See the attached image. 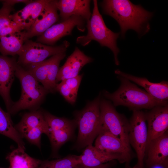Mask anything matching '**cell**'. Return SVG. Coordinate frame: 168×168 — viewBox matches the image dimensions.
<instances>
[{
	"label": "cell",
	"instance_id": "cell-26",
	"mask_svg": "<svg viewBox=\"0 0 168 168\" xmlns=\"http://www.w3.org/2000/svg\"><path fill=\"white\" fill-rule=\"evenodd\" d=\"M74 129L69 128L50 130L48 137L51 143L53 156H56L60 147L71 139Z\"/></svg>",
	"mask_w": 168,
	"mask_h": 168
},
{
	"label": "cell",
	"instance_id": "cell-11",
	"mask_svg": "<svg viewBox=\"0 0 168 168\" xmlns=\"http://www.w3.org/2000/svg\"><path fill=\"white\" fill-rule=\"evenodd\" d=\"M144 113L147 123V146L168 131V104L155 107Z\"/></svg>",
	"mask_w": 168,
	"mask_h": 168
},
{
	"label": "cell",
	"instance_id": "cell-30",
	"mask_svg": "<svg viewBox=\"0 0 168 168\" xmlns=\"http://www.w3.org/2000/svg\"><path fill=\"white\" fill-rule=\"evenodd\" d=\"M3 2L0 9V30L9 26L13 22L11 18L12 6Z\"/></svg>",
	"mask_w": 168,
	"mask_h": 168
},
{
	"label": "cell",
	"instance_id": "cell-20",
	"mask_svg": "<svg viewBox=\"0 0 168 168\" xmlns=\"http://www.w3.org/2000/svg\"><path fill=\"white\" fill-rule=\"evenodd\" d=\"M114 73L118 76L125 78L143 87L153 98L160 101H167L168 82L162 81L160 83H153L145 77H140L124 73L117 69Z\"/></svg>",
	"mask_w": 168,
	"mask_h": 168
},
{
	"label": "cell",
	"instance_id": "cell-22",
	"mask_svg": "<svg viewBox=\"0 0 168 168\" xmlns=\"http://www.w3.org/2000/svg\"><path fill=\"white\" fill-rule=\"evenodd\" d=\"M10 162V168H37L41 160L32 157L18 147L7 156Z\"/></svg>",
	"mask_w": 168,
	"mask_h": 168
},
{
	"label": "cell",
	"instance_id": "cell-25",
	"mask_svg": "<svg viewBox=\"0 0 168 168\" xmlns=\"http://www.w3.org/2000/svg\"><path fill=\"white\" fill-rule=\"evenodd\" d=\"M82 75L64 80L56 86V91H58L69 103L75 102L78 89L82 78Z\"/></svg>",
	"mask_w": 168,
	"mask_h": 168
},
{
	"label": "cell",
	"instance_id": "cell-14",
	"mask_svg": "<svg viewBox=\"0 0 168 168\" xmlns=\"http://www.w3.org/2000/svg\"><path fill=\"white\" fill-rule=\"evenodd\" d=\"M146 162L150 167H166L168 158V131L147 145L145 156Z\"/></svg>",
	"mask_w": 168,
	"mask_h": 168
},
{
	"label": "cell",
	"instance_id": "cell-4",
	"mask_svg": "<svg viewBox=\"0 0 168 168\" xmlns=\"http://www.w3.org/2000/svg\"><path fill=\"white\" fill-rule=\"evenodd\" d=\"M15 74L20 81L21 94L19 100L13 102L9 113L14 114L22 110H37L49 92L30 73L18 63Z\"/></svg>",
	"mask_w": 168,
	"mask_h": 168
},
{
	"label": "cell",
	"instance_id": "cell-24",
	"mask_svg": "<svg viewBox=\"0 0 168 168\" xmlns=\"http://www.w3.org/2000/svg\"><path fill=\"white\" fill-rule=\"evenodd\" d=\"M15 127L20 134L30 128L49 126L45 120L42 111L36 110L25 114Z\"/></svg>",
	"mask_w": 168,
	"mask_h": 168
},
{
	"label": "cell",
	"instance_id": "cell-34",
	"mask_svg": "<svg viewBox=\"0 0 168 168\" xmlns=\"http://www.w3.org/2000/svg\"><path fill=\"white\" fill-rule=\"evenodd\" d=\"M8 168H10V167H9Z\"/></svg>",
	"mask_w": 168,
	"mask_h": 168
},
{
	"label": "cell",
	"instance_id": "cell-16",
	"mask_svg": "<svg viewBox=\"0 0 168 168\" xmlns=\"http://www.w3.org/2000/svg\"><path fill=\"white\" fill-rule=\"evenodd\" d=\"M92 61L91 58L85 55L76 47L63 65L59 68L57 77V83L77 76L82 67Z\"/></svg>",
	"mask_w": 168,
	"mask_h": 168
},
{
	"label": "cell",
	"instance_id": "cell-13",
	"mask_svg": "<svg viewBox=\"0 0 168 168\" xmlns=\"http://www.w3.org/2000/svg\"><path fill=\"white\" fill-rule=\"evenodd\" d=\"M57 0H50L30 29L26 31L25 41L36 36H40L59 19L57 7Z\"/></svg>",
	"mask_w": 168,
	"mask_h": 168
},
{
	"label": "cell",
	"instance_id": "cell-19",
	"mask_svg": "<svg viewBox=\"0 0 168 168\" xmlns=\"http://www.w3.org/2000/svg\"><path fill=\"white\" fill-rule=\"evenodd\" d=\"M79 156L80 164L89 166H98L115 160L121 163L128 162L121 154L101 151L92 144L86 146L82 154Z\"/></svg>",
	"mask_w": 168,
	"mask_h": 168
},
{
	"label": "cell",
	"instance_id": "cell-27",
	"mask_svg": "<svg viewBox=\"0 0 168 168\" xmlns=\"http://www.w3.org/2000/svg\"><path fill=\"white\" fill-rule=\"evenodd\" d=\"M79 164V156L69 155L54 160H41L37 168H77Z\"/></svg>",
	"mask_w": 168,
	"mask_h": 168
},
{
	"label": "cell",
	"instance_id": "cell-23",
	"mask_svg": "<svg viewBox=\"0 0 168 168\" xmlns=\"http://www.w3.org/2000/svg\"><path fill=\"white\" fill-rule=\"evenodd\" d=\"M0 134L12 139L17 143L18 147L25 150L23 138L14 125L10 114L4 111L0 107Z\"/></svg>",
	"mask_w": 168,
	"mask_h": 168
},
{
	"label": "cell",
	"instance_id": "cell-3",
	"mask_svg": "<svg viewBox=\"0 0 168 168\" xmlns=\"http://www.w3.org/2000/svg\"><path fill=\"white\" fill-rule=\"evenodd\" d=\"M100 94L89 102L85 108L76 113L75 119L78 132L75 144L73 147L77 150L92 144L101 130L100 102Z\"/></svg>",
	"mask_w": 168,
	"mask_h": 168
},
{
	"label": "cell",
	"instance_id": "cell-6",
	"mask_svg": "<svg viewBox=\"0 0 168 168\" xmlns=\"http://www.w3.org/2000/svg\"><path fill=\"white\" fill-rule=\"evenodd\" d=\"M100 107L101 128L109 132L131 147L128 139L129 121L124 115L117 112L109 100L101 99Z\"/></svg>",
	"mask_w": 168,
	"mask_h": 168
},
{
	"label": "cell",
	"instance_id": "cell-32",
	"mask_svg": "<svg viewBox=\"0 0 168 168\" xmlns=\"http://www.w3.org/2000/svg\"><path fill=\"white\" fill-rule=\"evenodd\" d=\"M112 163L111 162H107L98 166H83L79 164L77 168H111Z\"/></svg>",
	"mask_w": 168,
	"mask_h": 168
},
{
	"label": "cell",
	"instance_id": "cell-33",
	"mask_svg": "<svg viewBox=\"0 0 168 168\" xmlns=\"http://www.w3.org/2000/svg\"><path fill=\"white\" fill-rule=\"evenodd\" d=\"M32 1L29 0H4L3 2H5L12 6L15 4L20 2L24 3L27 4L31 2Z\"/></svg>",
	"mask_w": 168,
	"mask_h": 168
},
{
	"label": "cell",
	"instance_id": "cell-28",
	"mask_svg": "<svg viewBox=\"0 0 168 168\" xmlns=\"http://www.w3.org/2000/svg\"><path fill=\"white\" fill-rule=\"evenodd\" d=\"M44 119L50 130L69 128L75 129L77 126L75 119L70 120L56 116L48 112L42 110Z\"/></svg>",
	"mask_w": 168,
	"mask_h": 168
},
{
	"label": "cell",
	"instance_id": "cell-1",
	"mask_svg": "<svg viewBox=\"0 0 168 168\" xmlns=\"http://www.w3.org/2000/svg\"><path fill=\"white\" fill-rule=\"evenodd\" d=\"M100 5L103 13L112 17L118 23L122 37L129 29L135 30L139 35L149 30L148 22L153 13L140 5H135L128 0H105Z\"/></svg>",
	"mask_w": 168,
	"mask_h": 168
},
{
	"label": "cell",
	"instance_id": "cell-15",
	"mask_svg": "<svg viewBox=\"0 0 168 168\" xmlns=\"http://www.w3.org/2000/svg\"><path fill=\"white\" fill-rule=\"evenodd\" d=\"M95 147L99 150L108 153L122 155L128 162L131 159V148L108 131L101 128L96 138Z\"/></svg>",
	"mask_w": 168,
	"mask_h": 168
},
{
	"label": "cell",
	"instance_id": "cell-18",
	"mask_svg": "<svg viewBox=\"0 0 168 168\" xmlns=\"http://www.w3.org/2000/svg\"><path fill=\"white\" fill-rule=\"evenodd\" d=\"M91 0H57V7L60 12L61 22L65 21L73 15L80 16L86 22L90 18L91 13L90 9Z\"/></svg>",
	"mask_w": 168,
	"mask_h": 168
},
{
	"label": "cell",
	"instance_id": "cell-29",
	"mask_svg": "<svg viewBox=\"0 0 168 168\" xmlns=\"http://www.w3.org/2000/svg\"><path fill=\"white\" fill-rule=\"evenodd\" d=\"M49 132L48 127H38L29 129L21 133L20 135L22 138H25L30 143L35 145L40 149L42 134L44 133L48 136Z\"/></svg>",
	"mask_w": 168,
	"mask_h": 168
},
{
	"label": "cell",
	"instance_id": "cell-31",
	"mask_svg": "<svg viewBox=\"0 0 168 168\" xmlns=\"http://www.w3.org/2000/svg\"><path fill=\"white\" fill-rule=\"evenodd\" d=\"M23 28L20 25L13 21L8 26L0 30V37L22 31Z\"/></svg>",
	"mask_w": 168,
	"mask_h": 168
},
{
	"label": "cell",
	"instance_id": "cell-2",
	"mask_svg": "<svg viewBox=\"0 0 168 168\" xmlns=\"http://www.w3.org/2000/svg\"><path fill=\"white\" fill-rule=\"evenodd\" d=\"M118 77L120 81L119 88L113 93L105 91L103 92L104 96L111 101L114 106H124L133 111L150 110L168 104L167 101L156 100L128 79L119 76Z\"/></svg>",
	"mask_w": 168,
	"mask_h": 168
},
{
	"label": "cell",
	"instance_id": "cell-9",
	"mask_svg": "<svg viewBox=\"0 0 168 168\" xmlns=\"http://www.w3.org/2000/svg\"><path fill=\"white\" fill-rule=\"evenodd\" d=\"M65 56V52L60 53L41 62L23 68L41 83L49 93H53L56 91L59 64Z\"/></svg>",
	"mask_w": 168,
	"mask_h": 168
},
{
	"label": "cell",
	"instance_id": "cell-5",
	"mask_svg": "<svg viewBox=\"0 0 168 168\" xmlns=\"http://www.w3.org/2000/svg\"><path fill=\"white\" fill-rule=\"evenodd\" d=\"M93 8L90 19L86 22L87 33L86 35L78 37L76 42L82 46L89 44L92 40L98 42L102 47H106L113 52L115 64H119L118 55L119 50L117 45V40L120 33H115L106 26L98 10L97 1L93 0Z\"/></svg>",
	"mask_w": 168,
	"mask_h": 168
},
{
	"label": "cell",
	"instance_id": "cell-17",
	"mask_svg": "<svg viewBox=\"0 0 168 168\" xmlns=\"http://www.w3.org/2000/svg\"><path fill=\"white\" fill-rule=\"evenodd\" d=\"M50 0L32 1L23 8L11 14L12 20L28 30L41 14Z\"/></svg>",
	"mask_w": 168,
	"mask_h": 168
},
{
	"label": "cell",
	"instance_id": "cell-21",
	"mask_svg": "<svg viewBox=\"0 0 168 168\" xmlns=\"http://www.w3.org/2000/svg\"><path fill=\"white\" fill-rule=\"evenodd\" d=\"M25 32L21 31L0 37V52L2 55H19L22 50Z\"/></svg>",
	"mask_w": 168,
	"mask_h": 168
},
{
	"label": "cell",
	"instance_id": "cell-8",
	"mask_svg": "<svg viewBox=\"0 0 168 168\" xmlns=\"http://www.w3.org/2000/svg\"><path fill=\"white\" fill-rule=\"evenodd\" d=\"M144 112L133 111L129 123L128 139L130 145L135 150L137 157V164L133 168H143L147 146V131Z\"/></svg>",
	"mask_w": 168,
	"mask_h": 168
},
{
	"label": "cell",
	"instance_id": "cell-10",
	"mask_svg": "<svg viewBox=\"0 0 168 168\" xmlns=\"http://www.w3.org/2000/svg\"><path fill=\"white\" fill-rule=\"evenodd\" d=\"M86 21L80 16L73 15L67 20L53 25L39 36L37 41L44 44L53 45L61 38L71 35L75 27L80 31L85 30Z\"/></svg>",
	"mask_w": 168,
	"mask_h": 168
},
{
	"label": "cell",
	"instance_id": "cell-7",
	"mask_svg": "<svg viewBox=\"0 0 168 168\" xmlns=\"http://www.w3.org/2000/svg\"><path fill=\"white\" fill-rule=\"evenodd\" d=\"M69 44L68 41H64L60 45L51 46L26 40L17 63L23 68L40 63L49 56L65 52Z\"/></svg>",
	"mask_w": 168,
	"mask_h": 168
},
{
	"label": "cell",
	"instance_id": "cell-12",
	"mask_svg": "<svg viewBox=\"0 0 168 168\" xmlns=\"http://www.w3.org/2000/svg\"><path fill=\"white\" fill-rule=\"evenodd\" d=\"M17 65L15 58L0 55V95L8 113L13 103L10 97V91Z\"/></svg>",
	"mask_w": 168,
	"mask_h": 168
}]
</instances>
